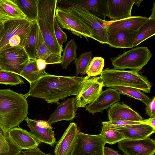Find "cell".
Here are the masks:
<instances>
[{
  "label": "cell",
  "mask_w": 155,
  "mask_h": 155,
  "mask_svg": "<svg viewBox=\"0 0 155 155\" xmlns=\"http://www.w3.org/2000/svg\"><path fill=\"white\" fill-rule=\"evenodd\" d=\"M54 31L57 42L60 47L63 48V44L67 40V36L61 29L56 20H54Z\"/></svg>",
  "instance_id": "74e56055"
},
{
  "label": "cell",
  "mask_w": 155,
  "mask_h": 155,
  "mask_svg": "<svg viewBox=\"0 0 155 155\" xmlns=\"http://www.w3.org/2000/svg\"><path fill=\"white\" fill-rule=\"evenodd\" d=\"M103 83L100 77H91L86 81L79 94L76 96L78 107H85L94 101L102 91Z\"/></svg>",
  "instance_id": "7c38bea8"
},
{
  "label": "cell",
  "mask_w": 155,
  "mask_h": 155,
  "mask_svg": "<svg viewBox=\"0 0 155 155\" xmlns=\"http://www.w3.org/2000/svg\"><path fill=\"white\" fill-rule=\"evenodd\" d=\"M16 19L27 20L13 0H0V21Z\"/></svg>",
  "instance_id": "d4e9b609"
},
{
  "label": "cell",
  "mask_w": 155,
  "mask_h": 155,
  "mask_svg": "<svg viewBox=\"0 0 155 155\" xmlns=\"http://www.w3.org/2000/svg\"><path fill=\"white\" fill-rule=\"evenodd\" d=\"M92 51L86 52L82 53L74 60L76 71V76L79 74L85 75L92 59Z\"/></svg>",
  "instance_id": "836d02e7"
},
{
  "label": "cell",
  "mask_w": 155,
  "mask_h": 155,
  "mask_svg": "<svg viewBox=\"0 0 155 155\" xmlns=\"http://www.w3.org/2000/svg\"><path fill=\"white\" fill-rule=\"evenodd\" d=\"M78 108L76 97L63 101L58 104L47 122L51 126L52 124L59 121L72 120L75 117Z\"/></svg>",
  "instance_id": "2e32d148"
},
{
  "label": "cell",
  "mask_w": 155,
  "mask_h": 155,
  "mask_svg": "<svg viewBox=\"0 0 155 155\" xmlns=\"http://www.w3.org/2000/svg\"><path fill=\"white\" fill-rule=\"evenodd\" d=\"M38 28L37 22L36 21L22 42V47L28 55L30 59L31 60H35L37 55V41Z\"/></svg>",
  "instance_id": "484cf974"
},
{
  "label": "cell",
  "mask_w": 155,
  "mask_h": 155,
  "mask_svg": "<svg viewBox=\"0 0 155 155\" xmlns=\"http://www.w3.org/2000/svg\"><path fill=\"white\" fill-rule=\"evenodd\" d=\"M16 155H25L21 152L18 153Z\"/></svg>",
  "instance_id": "7dc6e473"
},
{
  "label": "cell",
  "mask_w": 155,
  "mask_h": 155,
  "mask_svg": "<svg viewBox=\"0 0 155 155\" xmlns=\"http://www.w3.org/2000/svg\"><path fill=\"white\" fill-rule=\"evenodd\" d=\"M155 34V18L149 17L138 30L133 44L134 48Z\"/></svg>",
  "instance_id": "4316f807"
},
{
  "label": "cell",
  "mask_w": 155,
  "mask_h": 155,
  "mask_svg": "<svg viewBox=\"0 0 155 155\" xmlns=\"http://www.w3.org/2000/svg\"><path fill=\"white\" fill-rule=\"evenodd\" d=\"M36 62L37 68L39 70H45L47 64L45 60L39 59H37Z\"/></svg>",
  "instance_id": "60d3db41"
},
{
  "label": "cell",
  "mask_w": 155,
  "mask_h": 155,
  "mask_svg": "<svg viewBox=\"0 0 155 155\" xmlns=\"http://www.w3.org/2000/svg\"><path fill=\"white\" fill-rule=\"evenodd\" d=\"M119 153L114 149L108 147L104 148V155H118Z\"/></svg>",
  "instance_id": "b9f144b4"
},
{
  "label": "cell",
  "mask_w": 155,
  "mask_h": 155,
  "mask_svg": "<svg viewBox=\"0 0 155 155\" xmlns=\"http://www.w3.org/2000/svg\"><path fill=\"white\" fill-rule=\"evenodd\" d=\"M104 66V59L101 57H94L91 59L86 71L91 77L101 75Z\"/></svg>",
  "instance_id": "d590c367"
},
{
  "label": "cell",
  "mask_w": 155,
  "mask_h": 155,
  "mask_svg": "<svg viewBox=\"0 0 155 155\" xmlns=\"http://www.w3.org/2000/svg\"><path fill=\"white\" fill-rule=\"evenodd\" d=\"M26 98L10 89H0V129L3 132L19 127L27 117Z\"/></svg>",
  "instance_id": "7a4b0ae2"
},
{
  "label": "cell",
  "mask_w": 155,
  "mask_h": 155,
  "mask_svg": "<svg viewBox=\"0 0 155 155\" xmlns=\"http://www.w3.org/2000/svg\"><path fill=\"white\" fill-rule=\"evenodd\" d=\"M3 22L2 21H0V32L3 28Z\"/></svg>",
  "instance_id": "bcb514c9"
},
{
  "label": "cell",
  "mask_w": 155,
  "mask_h": 155,
  "mask_svg": "<svg viewBox=\"0 0 155 155\" xmlns=\"http://www.w3.org/2000/svg\"><path fill=\"white\" fill-rule=\"evenodd\" d=\"M21 152L25 155H51L50 153H45L38 147L22 150Z\"/></svg>",
  "instance_id": "ab89813d"
},
{
  "label": "cell",
  "mask_w": 155,
  "mask_h": 155,
  "mask_svg": "<svg viewBox=\"0 0 155 155\" xmlns=\"http://www.w3.org/2000/svg\"><path fill=\"white\" fill-rule=\"evenodd\" d=\"M147 18L144 16H131L119 21H107L106 26L107 32L122 30H138Z\"/></svg>",
  "instance_id": "603a6c76"
},
{
  "label": "cell",
  "mask_w": 155,
  "mask_h": 155,
  "mask_svg": "<svg viewBox=\"0 0 155 155\" xmlns=\"http://www.w3.org/2000/svg\"><path fill=\"white\" fill-rule=\"evenodd\" d=\"M48 74L45 70L40 71L38 69L36 60H30L19 75L26 80L30 84Z\"/></svg>",
  "instance_id": "f546056e"
},
{
  "label": "cell",
  "mask_w": 155,
  "mask_h": 155,
  "mask_svg": "<svg viewBox=\"0 0 155 155\" xmlns=\"http://www.w3.org/2000/svg\"><path fill=\"white\" fill-rule=\"evenodd\" d=\"M106 142L101 135L79 131L70 155H104Z\"/></svg>",
  "instance_id": "9c48e42d"
},
{
  "label": "cell",
  "mask_w": 155,
  "mask_h": 155,
  "mask_svg": "<svg viewBox=\"0 0 155 155\" xmlns=\"http://www.w3.org/2000/svg\"><path fill=\"white\" fill-rule=\"evenodd\" d=\"M2 131V130L0 129V134L1 133V132Z\"/></svg>",
  "instance_id": "c3c4849f"
},
{
  "label": "cell",
  "mask_w": 155,
  "mask_h": 155,
  "mask_svg": "<svg viewBox=\"0 0 155 155\" xmlns=\"http://www.w3.org/2000/svg\"><path fill=\"white\" fill-rule=\"evenodd\" d=\"M152 55L147 47H137L132 48L122 54L110 58V60L115 69H129L138 72L147 64Z\"/></svg>",
  "instance_id": "8992f818"
},
{
  "label": "cell",
  "mask_w": 155,
  "mask_h": 155,
  "mask_svg": "<svg viewBox=\"0 0 155 155\" xmlns=\"http://www.w3.org/2000/svg\"><path fill=\"white\" fill-rule=\"evenodd\" d=\"M135 0H106L107 16L115 21L131 17Z\"/></svg>",
  "instance_id": "9a60e30c"
},
{
  "label": "cell",
  "mask_w": 155,
  "mask_h": 155,
  "mask_svg": "<svg viewBox=\"0 0 155 155\" xmlns=\"http://www.w3.org/2000/svg\"><path fill=\"white\" fill-rule=\"evenodd\" d=\"M106 126L117 130L123 135L125 139L129 140L143 139L149 137L155 131V129L147 123L124 127Z\"/></svg>",
  "instance_id": "ac0fdd59"
},
{
  "label": "cell",
  "mask_w": 155,
  "mask_h": 155,
  "mask_svg": "<svg viewBox=\"0 0 155 155\" xmlns=\"http://www.w3.org/2000/svg\"><path fill=\"white\" fill-rule=\"evenodd\" d=\"M102 125L100 134L106 143L113 144L125 139L123 135L117 130Z\"/></svg>",
  "instance_id": "d6a6232c"
},
{
  "label": "cell",
  "mask_w": 155,
  "mask_h": 155,
  "mask_svg": "<svg viewBox=\"0 0 155 155\" xmlns=\"http://www.w3.org/2000/svg\"><path fill=\"white\" fill-rule=\"evenodd\" d=\"M111 88L116 90L120 94L141 101L146 106L151 100L147 95L137 89L122 86H114Z\"/></svg>",
  "instance_id": "4dcf8cb0"
},
{
  "label": "cell",
  "mask_w": 155,
  "mask_h": 155,
  "mask_svg": "<svg viewBox=\"0 0 155 155\" xmlns=\"http://www.w3.org/2000/svg\"><path fill=\"white\" fill-rule=\"evenodd\" d=\"M118 148L126 155H153L155 141L148 137L143 139H125L118 142Z\"/></svg>",
  "instance_id": "8fae6325"
},
{
  "label": "cell",
  "mask_w": 155,
  "mask_h": 155,
  "mask_svg": "<svg viewBox=\"0 0 155 155\" xmlns=\"http://www.w3.org/2000/svg\"><path fill=\"white\" fill-rule=\"evenodd\" d=\"M107 112L110 121H142L145 119L137 111L123 102L115 103L108 109Z\"/></svg>",
  "instance_id": "e0dca14e"
},
{
  "label": "cell",
  "mask_w": 155,
  "mask_h": 155,
  "mask_svg": "<svg viewBox=\"0 0 155 155\" xmlns=\"http://www.w3.org/2000/svg\"><path fill=\"white\" fill-rule=\"evenodd\" d=\"M143 0H135L134 4L137 6L139 7L140 5V4Z\"/></svg>",
  "instance_id": "f6af8a7d"
},
{
  "label": "cell",
  "mask_w": 155,
  "mask_h": 155,
  "mask_svg": "<svg viewBox=\"0 0 155 155\" xmlns=\"http://www.w3.org/2000/svg\"><path fill=\"white\" fill-rule=\"evenodd\" d=\"M120 100V94L116 90L109 88L102 91L96 99L87 105L85 110L93 115L97 112L102 113Z\"/></svg>",
  "instance_id": "5bb4252c"
},
{
  "label": "cell",
  "mask_w": 155,
  "mask_h": 155,
  "mask_svg": "<svg viewBox=\"0 0 155 155\" xmlns=\"http://www.w3.org/2000/svg\"><path fill=\"white\" fill-rule=\"evenodd\" d=\"M151 118L145 119L142 121H106L102 122V125L107 126L124 127L132 125L147 123L149 124Z\"/></svg>",
  "instance_id": "8d00e7d4"
},
{
  "label": "cell",
  "mask_w": 155,
  "mask_h": 155,
  "mask_svg": "<svg viewBox=\"0 0 155 155\" xmlns=\"http://www.w3.org/2000/svg\"><path fill=\"white\" fill-rule=\"evenodd\" d=\"M30 21H36L38 7L36 0H13Z\"/></svg>",
  "instance_id": "83f0119b"
},
{
  "label": "cell",
  "mask_w": 155,
  "mask_h": 155,
  "mask_svg": "<svg viewBox=\"0 0 155 155\" xmlns=\"http://www.w3.org/2000/svg\"><path fill=\"white\" fill-rule=\"evenodd\" d=\"M35 21L16 19L2 21L3 27L0 32V50L10 47L22 46L24 39Z\"/></svg>",
  "instance_id": "5b68a950"
},
{
  "label": "cell",
  "mask_w": 155,
  "mask_h": 155,
  "mask_svg": "<svg viewBox=\"0 0 155 155\" xmlns=\"http://www.w3.org/2000/svg\"><path fill=\"white\" fill-rule=\"evenodd\" d=\"M79 131L75 123H70L61 138L56 142L55 155H70Z\"/></svg>",
  "instance_id": "44dd1931"
},
{
  "label": "cell",
  "mask_w": 155,
  "mask_h": 155,
  "mask_svg": "<svg viewBox=\"0 0 155 155\" xmlns=\"http://www.w3.org/2000/svg\"><path fill=\"white\" fill-rule=\"evenodd\" d=\"M152 13L150 17L155 18V2H153V7L151 9Z\"/></svg>",
  "instance_id": "7bdbcfd3"
},
{
  "label": "cell",
  "mask_w": 155,
  "mask_h": 155,
  "mask_svg": "<svg viewBox=\"0 0 155 155\" xmlns=\"http://www.w3.org/2000/svg\"><path fill=\"white\" fill-rule=\"evenodd\" d=\"M29 128L30 134L39 142H42L54 147L56 143L54 132L51 126L47 121L37 120L27 117L25 120Z\"/></svg>",
  "instance_id": "4fadbf2b"
},
{
  "label": "cell",
  "mask_w": 155,
  "mask_h": 155,
  "mask_svg": "<svg viewBox=\"0 0 155 155\" xmlns=\"http://www.w3.org/2000/svg\"><path fill=\"white\" fill-rule=\"evenodd\" d=\"M91 76H65L48 74L30 84L28 92L24 95L40 98L47 103L58 105L60 100L71 95L77 96Z\"/></svg>",
  "instance_id": "6da1fadb"
},
{
  "label": "cell",
  "mask_w": 155,
  "mask_h": 155,
  "mask_svg": "<svg viewBox=\"0 0 155 155\" xmlns=\"http://www.w3.org/2000/svg\"><path fill=\"white\" fill-rule=\"evenodd\" d=\"M61 56L54 54L50 50L45 42L38 28L37 41V55L35 60L39 59H43L45 61L47 64H61Z\"/></svg>",
  "instance_id": "cb8c5ba5"
},
{
  "label": "cell",
  "mask_w": 155,
  "mask_h": 155,
  "mask_svg": "<svg viewBox=\"0 0 155 155\" xmlns=\"http://www.w3.org/2000/svg\"><path fill=\"white\" fill-rule=\"evenodd\" d=\"M118 155H122V154H119V153H118Z\"/></svg>",
  "instance_id": "681fc988"
},
{
  "label": "cell",
  "mask_w": 155,
  "mask_h": 155,
  "mask_svg": "<svg viewBox=\"0 0 155 155\" xmlns=\"http://www.w3.org/2000/svg\"><path fill=\"white\" fill-rule=\"evenodd\" d=\"M8 132L13 141L22 150L38 147L40 143L29 132L19 127L12 129Z\"/></svg>",
  "instance_id": "7402d4cb"
},
{
  "label": "cell",
  "mask_w": 155,
  "mask_h": 155,
  "mask_svg": "<svg viewBox=\"0 0 155 155\" xmlns=\"http://www.w3.org/2000/svg\"><path fill=\"white\" fill-rule=\"evenodd\" d=\"M137 33L138 30L128 29L107 32V44L117 48H133Z\"/></svg>",
  "instance_id": "d6986e66"
},
{
  "label": "cell",
  "mask_w": 155,
  "mask_h": 155,
  "mask_svg": "<svg viewBox=\"0 0 155 155\" xmlns=\"http://www.w3.org/2000/svg\"><path fill=\"white\" fill-rule=\"evenodd\" d=\"M24 81L19 75L15 73L0 70V84L15 86L24 84Z\"/></svg>",
  "instance_id": "e575fe53"
},
{
  "label": "cell",
  "mask_w": 155,
  "mask_h": 155,
  "mask_svg": "<svg viewBox=\"0 0 155 155\" xmlns=\"http://www.w3.org/2000/svg\"><path fill=\"white\" fill-rule=\"evenodd\" d=\"M22 150L13 141L8 132L2 130L0 134V155H16Z\"/></svg>",
  "instance_id": "f1b7e54d"
},
{
  "label": "cell",
  "mask_w": 155,
  "mask_h": 155,
  "mask_svg": "<svg viewBox=\"0 0 155 155\" xmlns=\"http://www.w3.org/2000/svg\"><path fill=\"white\" fill-rule=\"evenodd\" d=\"M103 87L122 86L134 88L145 93H150L152 85L148 78L133 71L105 68L100 77Z\"/></svg>",
  "instance_id": "277c9868"
},
{
  "label": "cell",
  "mask_w": 155,
  "mask_h": 155,
  "mask_svg": "<svg viewBox=\"0 0 155 155\" xmlns=\"http://www.w3.org/2000/svg\"><path fill=\"white\" fill-rule=\"evenodd\" d=\"M55 17L62 28L71 31L75 35L81 38L83 36L94 39L92 30L68 8L57 6Z\"/></svg>",
  "instance_id": "ba28073f"
},
{
  "label": "cell",
  "mask_w": 155,
  "mask_h": 155,
  "mask_svg": "<svg viewBox=\"0 0 155 155\" xmlns=\"http://www.w3.org/2000/svg\"><path fill=\"white\" fill-rule=\"evenodd\" d=\"M61 3L68 7L83 8L103 20H105L107 17L106 0H62Z\"/></svg>",
  "instance_id": "ffe728a7"
},
{
  "label": "cell",
  "mask_w": 155,
  "mask_h": 155,
  "mask_svg": "<svg viewBox=\"0 0 155 155\" xmlns=\"http://www.w3.org/2000/svg\"><path fill=\"white\" fill-rule=\"evenodd\" d=\"M78 46L73 39H71L66 44L61 56V63L63 69H66L71 62L77 58Z\"/></svg>",
  "instance_id": "1f68e13d"
},
{
  "label": "cell",
  "mask_w": 155,
  "mask_h": 155,
  "mask_svg": "<svg viewBox=\"0 0 155 155\" xmlns=\"http://www.w3.org/2000/svg\"><path fill=\"white\" fill-rule=\"evenodd\" d=\"M145 113L150 118L155 117V97L154 96L149 103L146 106Z\"/></svg>",
  "instance_id": "f35d334b"
},
{
  "label": "cell",
  "mask_w": 155,
  "mask_h": 155,
  "mask_svg": "<svg viewBox=\"0 0 155 155\" xmlns=\"http://www.w3.org/2000/svg\"><path fill=\"white\" fill-rule=\"evenodd\" d=\"M37 22L45 42L53 54L61 55L63 51L58 45L54 31L57 0H36Z\"/></svg>",
  "instance_id": "3957f363"
},
{
  "label": "cell",
  "mask_w": 155,
  "mask_h": 155,
  "mask_svg": "<svg viewBox=\"0 0 155 155\" xmlns=\"http://www.w3.org/2000/svg\"><path fill=\"white\" fill-rule=\"evenodd\" d=\"M149 125L155 129V117L151 118Z\"/></svg>",
  "instance_id": "ee69618b"
},
{
  "label": "cell",
  "mask_w": 155,
  "mask_h": 155,
  "mask_svg": "<svg viewBox=\"0 0 155 155\" xmlns=\"http://www.w3.org/2000/svg\"><path fill=\"white\" fill-rule=\"evenodd\" d=\"M30 59L22 46L0 50V70L20 75Z\"/></svg>",
  "instance_id": "52a82bcc"
},
{
  "label": "cell",
  "mask_w": 155,
  "mask_h": 155,
  "mask_svg": "<svg viewBox=\"0 0 155 155\" xmlns=\"http://www.w3.org/2000/svg\"><path fill=\"white\" fill-rule=\"evenodd\" d=\"M67 8L92 30L94 39L103 44H107L106 28L107 21L98 18L82 7L72 6Z\"/></svg>",
  "instance_id": "30bf717a"
}]
</instances>
